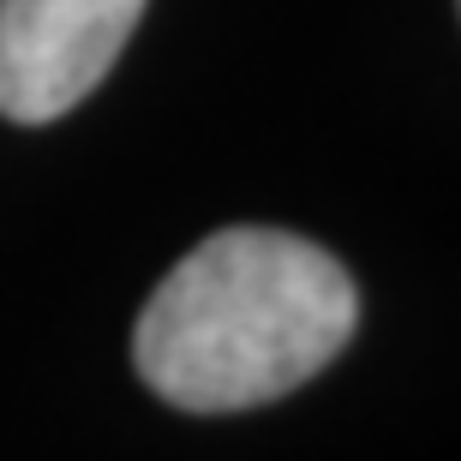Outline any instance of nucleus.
<instances>
[{
  "instance_id": "obj_2",
  "label": "nucleus",
  "mask_w": 461,
  "mask_h": 461,
  "mask_svg": "<svg viewBox=\"0 0 461 461\" xmlns=\"http://www.w3.org/2000/svg\"><path fill=\"white\" fill-rule=\"evenodd\" d=\"M150 0H0V114L49 126L114 72Z\"/></svg>"
},
{
  "instance_id": "obj_1",
  "label": "nucleus",
  "mask_w": 461,
  "mask_h": 461,
  "mask_svg": "<svg viewBox=\"0 0 461 461\" xmlns=\"http://www.w3.org/2000/svg\"><path fill=\"white\" fill-rule=\"evenodd\" d=\"M359 330L342 258L288 228H222L198 240L138 312V377L180 413L282 402Z\"/></svg>"
}]
</instances>
